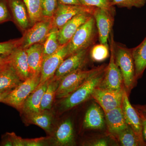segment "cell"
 <instances>
[{
  "instance_id": "cell-1",
  "label": "cell",
  "mask_w": 146,
  "mask_h": 146,
  "mask_svg": "<svg viewBox=\"0 0 146 146\" xmlns=\"http://www.w3.org/2000/svg\"><path fill=\"white\" fill-rule=\"evenodd\" d=\"M115 63L119 68L123 79L124 86L128 96L136 86L138 80L136 77L135 65L131 49L114 41L113 31L110 35Z\"/></svg>"
},
{
  "instance_id": "cell-2",
  "label": "cell",
  "mask_w": 146,
  "mask_h": 146,
  "mask_svg": "<svg viewBox=\"0 0 146 146\" xmlns=\"http://www.w3.org/2000/svg\"><path fill=\"white\" fill-rule=\"evenodd\" d=\"M107 65L89 78L68 96L62 99L59 103L60 110L62 112L68 111L91 98L92 94L103 78Z\"/></svg>"
},
{
  "instance_id": "cell-3",
  "label": "cell",
  "mask_w": 146,
  "mask_h": 146,
  "mask_svg": "<svg viewBox=\"0 0 146 146\" xmlns=\"http://www.w3.org/2000/svg\"><path fill=\"white\" fill-rule=\"evenodd\" d=\"M98 33L96 21L92 15L82 25L67 44L68 56L90 48L95 44Z\"/></svg>"
},
{
  "instance_id": "cell-4",
  "label": "cell",
  "mask_w": 146,
  "mask_h": 146,
  "mask_svg": "<svg viewBox=\"0 0 146 146\" xmlns=\"http://www.w3.org/2000/svg\"><path fill=\"white\" fill-rule=\"evenodd\" d=\"M103 64L90 70L79 69L72 72L61 78L56 91L55 98L62 99L66 98L78 89L93 75L106 67Z\"/></svg>"
},
{
  "instance_id": "cell-5",
  "label": "cell",
  "mask_w": 146,
  "mask_h": 146,
  "mask_svg": "<svg viewBox=\"0 0 146 146\" xmlns=\"http://www.w3.org/2000/svg\"><path fill=\"white\" fill-rule=\"evenodd\" d=\"M40 74L31 76L12 89L1 102L21 110L24 103L40 83Z\"/></svg>"
},
{
  "instance_id": "cell-6",
  "label": "cell",
  "mask_w": 146,
  "mask_h": 146,
  "mask_svg": "<svg viewBox=\"0 0 146 146\" xmlns=\"http://www.w3.org/2000/svg\"><path fill=\"white\" fill-rule=\"evenodd\" d=\"M52 28V18H43L24 32L18 47L26 49L35 44H44Z\"/></svg>"
},
{
  "instance_id": "cell-7",
  "label": "cell",
  "mask_w": 146,
  "mask_h": 146,
  "mask_svg": "<svg viewBox=\"0 0 146 146\" xmlns=\"http://www.w3.org/2000/svg\"><path fill=\"white\" fill-rule=\"evenodd\" d=\"M110 43V57L109 64L107 65L104 76L98 87L109 91H123L125 88L122 75L119 68L115 63L112 44L111 42Z\"/></svg>"
},
{
  "instance_id": "cell-8",
  "label": "cell",
  "mask_w": 146,
  "mask_h": 146,
  "mask_svg": "<svg viewBox=\"0 0 146 146\" xmlns=\"http://www.w3.org/2000/svg\"><path fill=\"white\" fill-rule=\"evenodd\" d=\"M91 48L75 53L65 58L58 68L54 77L59 80L72 72L83 69L88 62Z\"/></svg>"
},
{
  "instance_id": "cell-9",
  "label": "cell",
  "mask_w": 146,
  "mask_h": 146,
  "mask_svg": "<svg viewBox=\"0 0 146 146\" xmlns=\"http://www.w3.org/2000/svg\"><path fill=\"white\" fill-rule=\"evenodd\" d=\"M95 8L83 5H67L58 3L52 18L53 27H56L59 29L68 21L80 13L93 14Z\"/></svg>"
},
{
  "instance_id": "cell-10",
  "label": "cell",
  "mask_w": 146,
  "mask_h": 146,
  "mask_svg": "<svg viewBox=\"0 0 146 146\" xmlns=\"http://www.w3.org/2000/svg\"><path fill=\"white\" fill-rule=\"evenodd\" d=\"M115 12L95 7L93 16L95 18L100 43L108 45L110 33L112 31Z\"/></svg>"
},
{
  "instance_id": "cell-11",
  "label": "cell",
  "mask_w": 146,
  "mask_h": 146,
  "mask_svg": "<svg viewBox=\"0 0 146 146\" xmlns=\"http://www.w3.org/2000/svg\"><path fill=\"white\" fill-rule=\"evenodd\" d=\"M124 90L122 91H111L98 87L92 94L91 98L96 101L104 112H106L122 106Z\"/></svg>"
},
{
  "instance_id": "cell-12",
  "label": "cell",
  "mask_w": 146,
  "mask_h": 146,
  "mask_svg": "<svg viewBox=\"0 0 146 146\" xmlns=\"http://www.w3.org/2000/svg\"><path fill=\"white\" fill-rule=\"evenodd\" d=\"M67 44L61 46L56 52L43 60L40 73V83L53 77L60 64L67 57Z\"/></svg>"
},
{
  "instance_id": "cell-13",
  "label": "cell",
  "mask_w": 146,
  "mask_h": 146,
  "mask_svg": "<svg viewBox=\"0 0 146 146\" xmlns=\"http://www.w3.org/2000/svg\"><path fill=\"white\" fill-rule=\"evenodd\" d=\"M121 107L127 125L133 129L141 141L145 142L143 137L142 120L137 110L131 104L125 89L124 91Z\"/></svg>"
},
{
  "instance_id": "cell-14",
  "label": "cell",
  "mask_w": 146,
  "mask_h": 146,
  "mask_svg": "<svg viewBox=\"0 0 146 146\" xmlns=\"http://www.w3.org/2000/svg\"><path fill=\"white\" fill-rule=\"evenodd\" d=\"M8 63L16 71L22 81L31 76L25 49L18 47L7 56Z\"/></svg>"
},
{
  "instance_id": "cell-15",
  "label": "cell",
  "mask_w": 146,
  "mask_h": 146,
  "mask_svg": "<svg viewBox=\"0 0 146 146\" xmlns=\"http://www.w3.org/2000/svg\"><path fill=\"white\" fill-rule=\"evenodd\" d=\"M93 14L82 13L78 14L65 23L58 29V39L62 46L67 44L82 25L85 23Z\"/></svg>"
},
{
  "instance_id": "cell-16",
  "label": "cell",
  "mask_w": 146,
  "mask_h": 146,
  "mask_svg": "<svg viewBox=\"0 0 146 146\" xmlns=\"http://www.w3.org/2000/svg\"><path fill=\"white\" fill-rule=\"evenodd\" d=\"M121 106L104 112L108 131L111 136L115 138L128 126Z\"/></svg>"
},
{
  "instance_id": "cell-17",
  "label": "cell",
  "mask_w": 146,
  "mask_h": 146,
  "mask_svg": "<svg viewBox=\"0 0 146 146\" xmlns=\"http://www.w3.org/2000/svg\"><path fill=\"white\" fill-rule=\"evenodd\" d=\"M8 4L13 19L22 31H26L31 27L26 6L22 0H9Z\"/></svg>"
},
{
  "instance_id": "cell-18",
  "label": "cell",
  "mask_w": 146,
  "mask_h": 146,
  "mask_svg": "<svg viewBox=\"0 0 146 146\" xmlns=\"http://www.w3.org/2000/svg\"><path fill=\"white\" fill-rule=\"evenodd\" d=\"M106 124L104 111L96 103L90 106L85 113L83 127L87 129H103Z\"/></svg>"
},
{
  "instance_id": "cell-19",
  "label": "cell",
  "mask_w": 146,
  "mask_h": 146,
  "mask_svg": "<svg viewBox=\"0 0 146 146\" xmlns=\"http://www.w3.org/2000/svg\"><path fill=\"white\" fill-rule=\"evenodd\" d=\"M51 79L43 83H39L36 89L26 100L21 110L26 115L41 111L40 105L42 98Z\"/></svg>"
},
{
  "instance_id": "cell-20",
  "label": "cell",
  "mask_w": 146,
  "mask_h": 146,
  "mask_svg": "<svg viewBox=\"0 0 146 146\" xmlns=\"http://www.w3.org/2000/svg\"><path fill=\"white\" fill-rule=\"evenodd\" d=\"M53 143L57 146L74 145V134L72 123L70 119L63 121L58 126L54 133Z\"/></svg>"
},
{
  "instance_id": "cell-21",
  "label": "cell",
  "mask_w": 146,
  "mask_h": 146,
  "mask_svg": "<svg viewBox=\"0 0 146 146\" xmlns=\"http://www.w3.org/2000/svg\"><path fill=\"white\" fill-rule=\"evenodd\" d=\"M44 44H36L26 49L31 76L40 74L43 61Z\"/></svg>"
},
{
  "instance_id": "cell-22",
  "label": "cell",
  "mask_w": 146,
  "mask_h": 146,
  "mask_svg": "<svg viewBox=\"0 0 146 146\" xmlns=\"http://www.w3.org/2000/svg\"><path fill=\"white\" fill-rule=\"evenodd\" d=\"M22 81L12 66L7 63L0 71V93L12 90Z\"/></svg>"
},
{
  "instance_id": "cell-23",
  "label": "cell",
  "mask_w": 146,
  "mask_h": 146,
  "mask_svg": "<svg viewBox=\"0 0 146 146\" xmlns=\"http://www.w3.org/2000/svg\"><path fill=\"white\" fill-rule=\"evenodd\" d=\"M135 65L136 77L138 80L146 69V36L140 44L131 49Z\"/></svg>"
},
{
  "instance_id": "cell-24",
  "label": "cell",
  "mask_w": 146,
  "mask_h": 146,
  "mask_svg": "<svg viewBox=\"0 0 146 146\" xmlns=\"http://www.w3.org/2000/svg\"><path fill=\"white\" fill-rule=\"evenodd\" d=\"M26 117L29 122L38 126L48 133L52 132L53 116L48 110L27 115Z\"/></svg>"
},
{
  "instance_id": "cell-25",
  "label": "cell",
  "mask_w": 146,
  "mask_h": 146,
  "mask_svg": "<svg viewBox=\"0 0 146 146\" xmlns=\"http://www.w3.org/2000/svg\"><path fill=\"white\" fill-rule=\"evenodd\" d=\"M59 82L60 80L54 77L51 79L42 98L40 105L41 111L48 110L51 108Z\"/></svg>"
},
{
  "instance_id": "cell-26",
  "label": "cell",
  "mask_w": 146,
  "mask_h": 146,
  "mask_svg": "<svg viewBox=\"0 0 146 146\" xmlns=\"http://www.w3.org/2000/svg\"><path fill=\"white\" fill-rule=\"evenodd\" d=\"M58 29L53 27L44 43L43 60L59 50L61 45L58 39Z\"/></svg>"
},
{
  "instance_id": "cell-27",
  "label": "cell",
  "mask_w": 146,
  "mask_h": 146,
  "mask_svg": "<svg viewBox=\"0 0 146 146\" xmlns=\"http://www.w3.org/2000/svg\"><path fill=\"white\" fill-rule=\"evenodd\" d=\"M117 138L122 146H146V143L141 141L133 129L129 125L119 133Z\"/></svg>"
},
{
  "instance_id": "cell-28",
  "label": "cell",
  "mask_w": 146,
  "mask_h": 146,
  "mask_svg": "<svg viewBox=\"0 0 146 146\" xmlns=\"http://www.w3.org/2000/svg\"><path fill=\"white\" fill-rule=\"evenodd\" d=\"M44 0H23L26 6L31 26L44 17L42 5Z\"/></svg>"
},
{
  "instance_id": "cell-29",
  "label": "cell",
  "mask_w": 146,
  "mask_h": 146,
  "mask_svg": "<svg viewBox=\"0 0 146 146\" xmlns=\"http://www.w3.org/2000/svg\"><path fill=\"white\" fill-rule=\"evenodd\" d=\"M109 56L108 45L100 43L98 44H94L90 49L89 56L94 62H102Z\"/></svg>"
},
{
  "instance_id": "cell-30",
  "label": "cell",
  "mask_w": 146,
  "mask_h": 146,
  "mask_svg": "<svg viewBox=\"0 0 146 146\" xmlns=\"http://www.w3.org/2000/svg\"><path fill=\"white\" fill-rule=\"evenodd\" d=\"M82 5L99 7L111 12H115V8L112 5V0H79Z\"/></svg>"
},
{
  "instance_id": "cell-31",
  "label": "cell",
  "mask_w": 146,
  "mask_h": 146,
  "mask_svg": "<svg viewBox=\"0 0 146 146\" xmlns=\"http://www.w3.org/2000/svg\"><path fill=\"white\" fill-rule=\"evenodd\" d=\"M146 0H112V5L119 7L131 9L133 7L140 8L143 7Z\"/></svg>"
},
{
  "instance_id": "cell-32",
  "label": "cell",
  "mask_w": 146,
  "mask_h": 146,
  "mask_svg": "<svg viewBox=\"0 0 146 146\" xmlns=\"http://www.w3.org/2000/svg\"><path fill=\"white\" fill-rule=\"evenodd\" d=\"M58 0H44L42 15L44 18H52L57 8Z\"/></svg>"
},
{
  "instance_id": "cell-33",
  "label": "cell",
  "mask_w": 146,
  "mask_h": 146,
  "mask_svg": "<svg viewBox=\"0 0 146 146\" xmlns=\"http://www.w3.org/2000/svg\"><path fill=\"white\" fill-rule=\"evenodd\" d=\"M19 39L0 42V54L8 56L14 49L19 46Z\"/></svg>"
},
{
  "instance_id": "cell-34",
  "label": "cell",
  "mask_w": 146,
  "mask_h": 146,
  "mask_svg": "<svg viewBox=\"0 0 146 146\" xmlns=\"http://www.w3.org/2000/svg\"><path fill=\"white\" fill-rule=\"evenodd\" d=\"M12 20V16L5 1L0 0V24Z\"/></svg>"
},
{
  "instance_id": "cell-35",
  "label": "cell",
  "mask_w": 146,
  "mask_h": 146,
  "mask_svg": "<svg viewBox=\"0 0 146 146\" xmlns=\"http://www.w3.org/2000/svg\"><path fill=\"white\" fill-rule=\"evenodd\" d=\"M47 138L46 137L25 139V146H42L46 145Z\"/></svg>"
},
{
  "instance_id": "cell-36",
  "label": "cell",
  "mask_w": 146,
  "mask_h": 146,
  "mask_svg": "<svg viewBox=\"0 0 146 146\" xmlns=\"http://www.w3.org/2000/svg\"><path fill=\"white\" fill-rule=\"evenodd\" d=\"M12 141L13 146H25V139L17 136L14 132L7 133Z\"/></svg>"
},
{
  "instance_id": "cell-37",
  "label": "cell",
  "mask_w": 146,
  "mask_h": 146,
  "mask_svg": "<svg viewBox=\"0 0 146 146\" xmlns=\"http://www.w3.org/2000/svg\"><path fill=\"white\" fill-rule=\"evenodd\" d=\"M87 145L93 146H106L108 145V141L105 138H99L91 141Z\"/></svg>"
},
{
  "instance_id": "cell-38",
  "label": "cell",
  "mask_w": 146,
  "mask_h": 146,
  "mask_svg": "<svg viewBox=\"0 0 146 146\" xmlns=\"http://www.w3.org/2000/svg\"><path fill=\"white\" fill-rule=\"evenodd\" d=\"M136 110L138 111V114L140 115V117L142 120L143 137L144 139L146 140V116L143 112H142L141 110L137 109Z\"/></svg>"
},
{
  "instance_id": "cell-39",
  "label": "cell",
  "mask_w": 146,
  "mask_h": 146,
  "mask_svg": "<svg viewBox=\"0 0 146 146\" xmlns=\"http://www.w3.org/2000/svg\"><path fill=\"white\" fill-rule=\"evenodd\" d=\"M59 3L67 5H82L79 0H58Z\"/></svg>"
},
{
  "instance_id": "cell-40",
  "label": "cell",
  "mask_w": 146,
  "mask_h": 146,
  "mask_svg": "<svg viewBox=\"0 0 146 146\" xmlns=\"http://www.w3.org/2000/svg\"><path fill=\"white\" fill-rule=\"evenodd\" d=\"M1 145L4 146H13L12 141L7 133H6L5 137L3 138Z\"/></svg>"
},
{
  "instance_id": "cell-41",
  "label": "cell",
  "mask_w": 146,
  "mask_h": 146,
  "mask_svg": "<svg viewBox=\"0 0 146 146\" xmlns=\"http://www.w3.org/2000/svg\"><path fill=\"white\" fill-rule=\"evenodd\" d=\"M8 63L7 56L0 54V66L5 65Z\"/></svg>"
},
{
  "instance_id": "cell-42",
  "label": "cell",
  "mask_w": 146,
  "mask_h": 146,
  "mask_svg": "<svg viewBox=\"0 0 146 146\" xmlns=\"http://www.w3.org/2000/svg\"><path fill=\"white\" fill-rule=\"evenodd\" d=\"M134 107L136 109L139 110L143 112L146 116V104L143 105H137L134 106Z\"/></svg>"
},
{
  "instance_id": "cell-43",
  "label": "cell",
  "mask_w": 146,
  "mask_h": 146,
  "mask_svg": "<svg viewBox=\"0 0 146 146\" xmlns=\"http://www.w3.org/2000/svg\"><path fill=\"white\" fill-rule=\"evenodd\" d=\"M11 91V90H9V91H6L3 92V93H0V102H1L7 96V95Z\"/></svg>"
},
{
  "instance_id": "cell-44",
  "label": "cell",
  "mask_w": 146,
  "mask_h": 146,
  "mask_svg": "<svg viewBox=\"0 0 146 146\" xmlns=\"http://www.w3.org/2000/svg\"><path fill=\"white\" fill-rule=\"evenodd\" d=\"M4 65H2V66H0V71L1 70V69H2V68L3 67Z\"/></svg>"
}]
</instances>
